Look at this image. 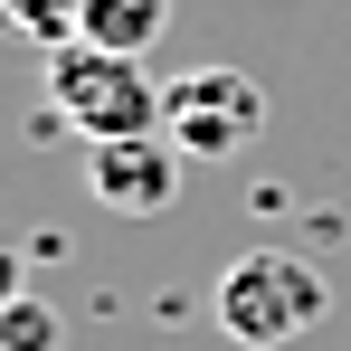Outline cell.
Here are the masks:
<instances>
[{
	"label": "cell",
	"mask_w": 351,
	"mask_h": 351,
	"mask_svg": "<svg viewBox=\"0 0 351 351\" xmlns=\"http://www.w3.org/2000/svg\"><path fill=\"white\" fill-rule=\"evenodd\" d=\"M29 294V266H19V247H0V304H19Z\"/></svg>",
	"instance_id": "obj_8"
},
{
	"label": "cell",
	"mask_w": 351,
	"mask_h": 351,
	"mask_svg": "<svg viewBox=\"0 0 351 351\" xmlns=\"http://www.w3.org/2000/svg\"><path fill=\"white\" fill-rule=\"evenodd\" d=\"M266 123V95L247 66H190L162 86V143H180V162H228L256 143Z\"/></svg>",
	"instance_id": "obj_3"
},
{
	"label": "cell",
	"mask_w": 351,
	"mask_h": 351,
	"mask_svg": "<svg viewBox=\"0 0 351 351\" xmlns=\"http://www.w3.org/2000/svg\"><path fill=\"white\" fill-rule=\"evenodd\" d=\"M0 29H10V38H29L38 58H58V48L86 38V0H0Z\"/></svg>",
	"instance_id": "obj_6"
},
{
	"label": "cell",
	"mask_w": 351,
	"mask_h": 351,
	"mask_svg": "<svg viewBox=\"0 0 351 351\" xmlns=\"http://www.w3.org/2000/svg\"><path fill=\"white\" fill-rule=\"evenodd\" d=\"M86 190L123 209V219H162L180 199V143L143 133V143H86Z\"/></svg>",
	"instance_id": "obj_4"
},
{
	"label": "cell",
	"mask_w": 351,
	"mask_h": 351,
	"mask_svg": "<svg viewBox=\"0 0 351 351\" xmlns=\"http://www.w3.org/2000/svg\"><path fill=\"white\" fill-rule=\"evenodd\" d=\"M0 351H58V304H38V294L0 304Z\"/></svg>",
	"instance_id": "obj_7"
},
{
	"label": "cell",
	"mask_w": 351,
	"mask_h": 351,
	"mask_svg": "<svg viewBox=\"0 0 351 351\" xmlns=\"http://www.w3.org/2000/svg\"><path fill=\"white\" fill-rule=\"evenodd\" d=\"M48 95H58V114L86 143H143V133H162V86L143 76V58L86 48V38L48 58Z\"/></svg>",
	"instance_id": "obj_2"
},
{
	"label": "cell",
	"mask_w": 351,
	"mask_h": 351,
	"mask_svg": "<svg viewBox=\"0 0 351 351\" xmlns=\"http://www.w3.org/2000/svg\"><path fill=\"white\" fill-rule=\"evenodd\" d=\"M162 29H171V0H86V48L143 58V48H152Z\"/></svg>",
	"instance_id": "obj_5"
},
{
	"label": "cell",
	"mask_w": 351,
	"mask_h": 351,
	"mask_svg": "<svg viewBox=\"0 0 351 351\" xmlns=\"http://www.w3.org/2000/svg\"><path fill=\"white\" fill-rule=\"evenodd\" d=\"M323 276L304 266V256H285V247H247L228 276L209 285V313H219V332L228 342H247V351H285V342H304L313 323H323Z\"/></svg>",
	"instance_id": "obj_1"
}]
</instances>
